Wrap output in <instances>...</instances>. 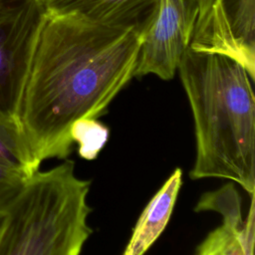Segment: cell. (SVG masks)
<instances>
[{
    "mask_svg": "<svg viewBox=\"0 0 255 255\" xmlns=\"http://www.w3.org/2000/svg\"><path fill=\"white\" fill-rule=\"evenodd\" d=\"M142 35L47 13L25 87L19 123L34 157L66 158L71 130L97 120L134 77Z\"/></svg>",
    "mask_w": 255,
    "mask_h": 255,
    "instance_id": "cell-1",
    "label": "cell"
},
{
    "mask_svg": "<svg viewBox=\"0 0 255 255\" xmlns=\"http://www.w3.org/2000/svg\"><path fill=\"white\" fill-rule=\"evenodd\" d=\"M178 71L194 120L190 178L230 179L254 195L255 98L247 70L225 55L188 47Z\"/></svg>",
    "mask_w": 255,
    "mask_h": 255,
    "instance_id": "cell-2",
    "label": "cell"
},
{
    "mask_svg": "<svg viewBox=\"0 0 255 255\" xmlns=\"http://www.w3.org/2000/svg\"><path fill=\"white\" fill-rule=\"evenodd\" d=\"M90 185L71 159L35 172L6 210L0 255H80L92 233Z\"/></svg>",
    "mask_w": 255,
    "mask_h": 255,
    "instance_id": "cell-3",
    "label": "cell"
},
{
    "mask_svg": "<svg viewBox=\"0 0 255 255\" xmlns=\"http://www.w3.org/2000/svg\"><path fill=\"white\" fill-rule=\"evenodd\" d=\"M46 17L44 0H0V121L19 123L25 87Z\"/></svg>",
    "mask_w": 255,
    "mask_h": 255,
    "instance_id": "cell-4",
    "label": "cell"
},
{
    "mask_svg": "<svg viewBox=\"0 0 255 255\" xmlns=\"http://www.w3.org/2000/svg\"><path fill=\"white\" fill-rule=\"evenodd\" d=\"M189 47L233 59L254 81L255 0H214L196 19Z\"/></svg>",
    "mask_w": 255,
    "mask_h": 255,
    "instance_id": "cell-5",
    "label": "cell"
},
{
    "mask_svg": "<svg viewBox=\"0 0 255 255\" xmlns=\"http://www.w3.org/2000/svg\"><path fill=\"white\" fill-rule=\"evenodd\" d=\"M197 15L193 0H159L156 15L141 40L134 77L153 74L171 80L190 45Z\"/></svg>",
    "mask_w": 255,
    "mask_h": 255,
    "instance_id": "cell-6",
    "label": "cell"
},
{
    "mask_svg": "<svg viewBox=\"0 0 255 255\" xmlns=\"http://www.w3.org/2000/svg\"><path fill=\"white\" fill-rule=\"evenodd\" d=\"M44 3L48 14L132 29L143 37L156 15L159 0H44Z\"/></svg>",
    "mask_w": 255,
    "mask_h": 255,
    "instance_id": "cell-7",
    "label": "cell"
},
{
    "mask_svg": "<svg viewBox=\"0 0 255 255\" xmlns=\"http://www.w3.org/2000/svg\"><path fill=\"white\" fill-rule=\"evenodd\" d=\"M182 184V171L175 168L141 212L122 255H143L166 227Z\"/></svg>",
    "mask_w": 255,
    "mask_h": 255,
    "instance_id": "cell-8",
    "label": "cell"
},
{
    "mask_svg": "<svg viewBox=\"0 0 255 255\" xmlns=\"http://www.w3.org/2000/svg\"><path fill=\"white\" fill-rule=\"evenodd\" d=\"M254 251V195L247 220L243 223L223 221L208 234L195 255H253Z\"/></svg>",
    "mask_w": 255,
    "mask_h": 255,
    "instance_id": "cell-9",
    "label": "cell"
},
{
    "mask_svg": "<svg viewBox=\"0 0 255 255\" xmlns=\"http://www.w3.org/2000/svg\"><path fill=\"white\" fill-rule=\"evenodd\" d=\"M0 164L32 176L40 162L34 157L18 122L0 121Z\"/></svg>",
    "mask_w": 255,
    "mask_h": 255,
    "instance_id": "cell-10",
    "label": "cell"
},
{
    "mask_svg": "<svg viewBox=\"0 0 255 255\" xmlns=\"http://www.w3.org/2000/svg\"><path fill=\"white\" fill-rule=\"evenodd\" d=\"M108 135V128L94 119L77 122L71 130L73 141L78 143L80 156L86 159H94L98 155Z\"/></svg>",
    "mask_w": 255,
    "mask_h": 255,
    "instance_id": "cell-11",
    "label": "cell"
},
{
    "mask_svg": "<svg viewBox=\"0 0 255 255\" xmlns=\"http://www.w3.org/2000/svg\"><path fill=\"white\" fill-rule=\"evenodd\" d=\"M30 177L0 164V212L7 210Z\"/></svg>",
    "mask_w": 255,
    "mask_h": 255,
    "instance_id": "cell-12",
    "label": "cell"
},
{
    "mask_svg": "<svg viewBox=\"0 0 255 255\" xmlns=\"http://www.w3.org/2000/svg\"><path fill=\"white\" fill-rule=\"evenodd\" d=\"M193 1L196 3L198 7V15H197V19H198L207 13V11L210 9L214 0H193Z\"/></svg>",
    "mask_w": 255,
    "mask_h": 255,
    "instance_id": "cell-13",
    "label": "cell"
},
{
    "mask_svg": "<svg viewBox=\"0 0 255 255\" xmlns=\"http://www.w3.org/2000/svg\"><path fill=\"white\" fill-rule=\"evenodd\" d=\"M5 220H6V211H2V212H0V234L4 227Z\"/></svg>",
    "mask_w": 255,
    "mask_h": 255,
    "instance_id": "cell-14",
    "label": "cell"
}]
</instances>
